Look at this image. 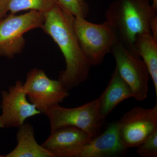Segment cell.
Instances as JSON below:
<instances>
[{
  "mask_svg": "<svg viewBox=\"0 0 157 157\" xmlns=\"http://www.w3.org/2000/svg\"><path fill=\"white\" fill-rule=\"evenodd\" d=\"M73 26L82 50L92 66L101 65L119 41L115 31L105 21L93 23L80 17H74Z\"/></svg>",
  "mask_w": 157,
  "mask_h": 157,
  "instance_id": "3",
  "label": "cell"
},
{
  "mask_svg": "<svg viewBox=\"0 0 157 157\" xmlns=\"http://www.w3.org/2000/svg\"><path fill=\"white\" fill-rule=\"evenodd\" d=\"M130 98H132V91L115 68L107 87L98 98L102 119L104 121L117 106Z\"/></svg>",
  "mask_w": 157,
  "mask_h": 157,
  "instance_id": "12",
  "label": "cell"
},
{
  "mask_svg": "<svg viewBox=\"0 0 157 157\" xmlns=\"http://www.w3.org/2000/svg\"><path fill=\"white\" fill-rule=\"evenodd\" d=\"M8 12L6 0H0V20L6 17Z\"/></svg>",
  "mask_w": 157,
  "mask_h": 157,
  "instance_id": "19",
  "label": "cell"
},
{
  "mask_svg": "<svg viewBox=\"0 0 157 157\" xmlns=\"http://www.w3.org/2000/svg\"><path fill=\"white\" fill-rule=\"evenodd\" d=\"M150 31L152 36L157 42V15H155L152 18L150 23Z\"/></svg>",
  "mask_w": 157,
  "mask_h": 157,
  "instance_id": "18",
  "label": "cell"
},
{
  "mask_svg": "<svg viewBox=\"0 0 157 157\" xmlns=\"http://www.w3.org/2000/svg\"><path fill=\"white\" fill-rule=\"evenodd\" d=\"M136 148V152L139 156L157 157V130Z\"/></svg>",
  "mask_w": 157,
  "mask_h": 157,
  "instance_id": "17",
  "label": "cell"
},
{
  "mask_svg": "<svg viewBox=\"0 0 157 157\" xmlns=\"http://www.w3.org/2000/svg\"><path fill=\"white\" fill-rule=\"evenodd\" d=\"M0 157H5L4 155H0Z\"/></svg>",
  "mask_w": 157,
  "mask_h": 157,
  "instance_id": "21",
  "label": "cell"
},
{
  "mask_svg": "<svg viewBox=\"0 0 157 157\" xmlns=\"http://www.w3.org/2000/svg\"><path fill=\"white\" fill-rule=\"evenodd\" d=\"M135 45L137 54L142 58L152 79L157 97V42L151 34L147 33L137 36Z\"/></svg>",
  "mask_w": 157,
  "mask_h": 157,
  "instance_id": "14",
  "label": "cell"
},
{
  "mask_svg": "<svg viewBox=\"0 0 157 157\" xmlns=\"http://www.w3.org/2000/svg\"><path fill=\"white\" fill-rule=\"evenodd\" d=\"M50 123V132L64 127H76L92 138L100 134L104 121L100 114L98 98L80 107L67 108L54 105L46 111Z\"/></svg>",
  "mask_w": 157,
  "mask_h": 157,
  "instance_id": "4",
  "label": "cell"
},
{
  "mask_svg": "<svg viewBox=\"0 0 157 157\" xmlns=\"http://www.w3.org/2000/svg\"><path fill=\"white\" fill-rule=\"evenodd\" d=\"M23 84L18 80L8 91L2 92L1 128H19L27 119L41 113L35 105L28 101Z\"/></svg>",
  "mask_w": 157,
  "mask_h": 157,
  "instance_id": "9",
  "label": "cell"
},
{
  "mask_svg": "<svg viewBox=\"0 0 157 157\" xmlns=\"http://www.w3.org/2000/svg\"><path fill=\"white\" fill-rule=\"evenodd\" d=\"M117 123L123 145L128 149L136 148L157 130V104L148 109L133 107Z\"/></svg>",
  "mask_w": 157,
  "mask_h": 157,
  "instance_id": "7",
  "label": "cell"
},
{
  "mask_svg": "<svg viewBox=\"0 0 157 157\" xmlns=\"http://www.w3.org/2000/svg\"><path fill=\"white\" fill-rule=\"evenodd\" d=\"M8 11L15 14L23 11H36L45 13L57 3L56 0H6Z\"/></svg>",
  "mask_w": 157,
  "mask_h": 157,
  "instance_id": "15",
  "label": "cell"
},
{
  "mask_svg": "<svg viewBox=\"0 0 157 157\" xmlns=\"http://www.w3.org/2000/svg\"><path fill=\"white\" fill-rule=\"evenodd\" d=\"M149 1L115 0L105 13L106 21L115 31L119 41L138 55L135 45L136 37L151 33V21L157 15V8Z\"/></svg>",
  "mask_w": 157,
  "mask_h": 157,
  "instance_id": "2",
  "label": "cell"
},
{
  "mask_svg": "<svg viewBox=\"0 0 157 157\" xmlns=\"http://www.w3.org/2000/svg\"><path fill=\"white\" fill-rule=\"evenodd\" d=\"M92 137L76 127H62L50 132L42 144L56 157H76L78 151Z\"/></svg>",
  "mask_w": 157,
  "mask_h": 157,
  "instance_id": "10",
  "label": "cell"
},
{
  "mask_svg": "<svg viewBox=\"0 0 157 157\" xmlns=\"http://www.w3.org/2000/svg\"><path fill=\"white\" fill-rule=\"evenodd\" d=\"M17 146L5 157H56L50 151L37 143L33 126L25 123L18 128L16 134Z\"/></svg>",
  "mask_w": 157,
  "mask_h": 157,
  "instance_id": "13",
  "label": "cell"
},
{
  "mask_svg": "<svg viewBox=\"0 0 157 157\" xmlns=\"http://www.w3.org/2000/svg\"><path fill=\"white\" fill-rule=\"evenodd\" d=\"M23 86L30 102L44 114L69 96V90L60 81L50 79L43 70L36 68L29 72Z\"/></svg>",
  "mask_w": 157,
  "mask_h": 157,
  "instance_id": "8",
  "label": "cell"
},
{
  "mask_svg": "<svg viewBox=\"0 0 157 157\" xmlns=\"http://www.w3.org/2000/svg\"><path fill=\"white\" fill-rule=\"evenodd\" d=\"M111 53L115 60V68L128 85L132 98L139 101L146 100L150 76L143 60L119 41L114 45Z\"/></svg>",
  "mask_w": 157,
  "mask_h": 157,
  "instance_id": "6",
  "label": "cell"
},
{
  "mask_svg": "<svg viewBox=\"0 0 157 157\" xmlns=\"http://www.w3.org/2000/svg\"><path fill=\"white\" fill-rule=\"evenodd\" d=\"M44 20V13L36 11L20 15L10 14L0 20V56L12 58L21 53L25 46L24 35L42 28Z\"/></svg>",
  "mask_w": 157,
  "mask_h": 157,
  "instance_id": "5",
  "label": "cell"
},
{
  "mask_svg": "<svg viewBox=\"0 0 157 157\" xmlns=\"http://www.w3.org/2000/svg\"><path fill=\"white\" fill-rule=\"evenodd\" d=\"M152 6L154 7L157 8V0H152Z\"/></svg>",
  "mask_w": 157,
  "mask_h": 157,
  "instance_id": "20",
  "label": "cell"
},
{
  "mask_svg": "<svg viewBox=\"0 0 157 157\" xmlns=\"http://www.w3.org/2000/svg\"><path fill=\"white\" fill-rule=\"evenodd\" d=\"M44 14L42 29L58 45L66 61V69L60 72L58 80L68 90L73 89L87 79L92 67L73 29L74 17L58 3Z\"/></svg>",
  "mask_w": 157,
  "mask_h": 157,
  "instance_id": "1",
  "label": "cell"
},
{
  "mask_svg": "<svg viewBox=\"0 0 157 157\" xmlns=\"http://www.w3.org/2000/svg\"><path fill=\"white\" fill-rule=\"evenodd\" d=\"M121 143L117 121L109 124L102 134L93 137L78 151L76 157H114L128 151Z\"/></svg>",
  "mask_w": 157,
  "mask_h": 157,
  "instance_id": "11",
  "label": "cell"
},
{
  "mask_svg": "<svg viewBox=\"0 0 157 157\" xmlns=\"http://www.w3.org/2000/svg\"><path fill=\"white\" fill-rule=\"evenodd\" d=\"M64 10L74 17L86 18L89 13V6L85 0H56Z\"/></svg>",
  "mask_w": 157,
  "mask_h": 157,
  "instance_id": "16",
  "label": "cell"
}]
</instances>
